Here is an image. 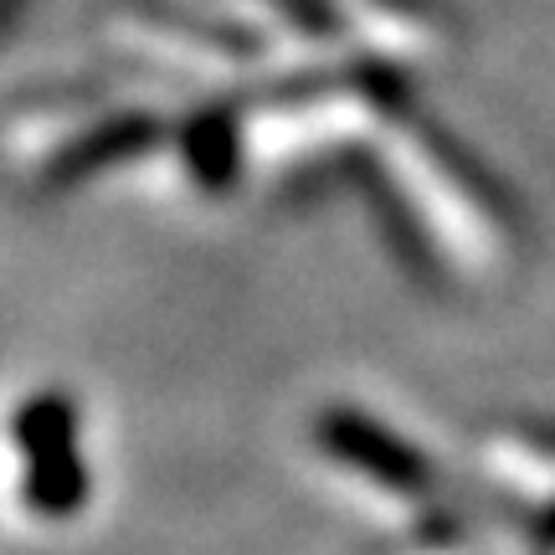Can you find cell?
<instances>
[{
    "instance_id": "1",
    "label": "cell",
    "mask_w": 555,
    "mask_h": 555,
    "mask_svg": "<svg viewBox=\"0 0 555 555\" xmlns=\"http://www.w3.org/2000/svg\"><path fill=\"white\" fill-rule=\"evenodd\" d=\"M391 165H397L401 185L422 201L433 232L468 262H489L504 247V227L489 211L483 185L442 150V139H433L427 129H401L391 134Z\"/></svg>"
},
{
    "instance_id": "2",
    "label": "cell",
    "mask_w": 555,
    "mask_h": 555,
    "mask_svg": "<svg viewBox=\"0 0 555 555\" xmlns=\"http://www.w3.org/2000/svg\"><path fill=\"white\" fill-rule=\"evenodd\" d=\"M376 124L380 93H371V88H324L314 99L262 108L258 119H247L242 144H247L253 165H283V159L314 155L324 144H345V139L365 134Z\"/></svg>"
},
{
    "instance_id": "3",
    "label": "cell",
    "mask_w": 555,
    "mask_h": 555,
    "mask_svg": "<svg viewBox=\"0 0 555 555\" xmlns=\"http://www.w3.org/2000/svg\"><path fill=\"white\" fill-rule=\"evenodd\" d=\"M114 47L124 57H139L150 67H165L170 78L191 82H232L247 67L237 41L211 37L206 26L176 16H150V11H124L114 21Z\"/></svg>"
},
{
    "instance_id": "4",
    "label": "cell",
    "mask_w": 555,
    "mask_h": 555,
    "mask_svg": "<svg viewBox=\"0 0 555 555\" xmlns=\"http://www.w3.org/2000/svg\"><path fill=\"white\" fill-rule=\"evenodd\" d=\"M350 21L356 31L386 57L427 62L448 47V31L433 11H422L412 0H350Z\"/></svg>"
},
{
    "instance_id": "5",
    "label": "cell",
    "mask_w": 555,
    "mask_h": 555,
    "mask_svg": "<svg viewBox=\"0 0 555 555\" xmlns=\"http://www.w3.org/2000/svg\"><path fill=\"white\" fill-rule=\"evenodd\" d=\"M237 159H247V144H242V134L227 119L196 124V134H191V165H196L201 180H211V185L232 180V165H237Z\"/></svg>"
},
{
    "instance_id": "6",
    "label": "cell",
    "mask_w": 555,
    "mask_h": 555,
    "mask_svg": "<svg viewBox=\"0 0 555 555\" xmlns=\"http://www.w3.org/2000/svg\"><path fill=\"white\" fill-rule=\"evenodd\" d=\"M16 11H21V0H0V26H5L11 16H16Z\"/></svg>"
}]
</instances>
